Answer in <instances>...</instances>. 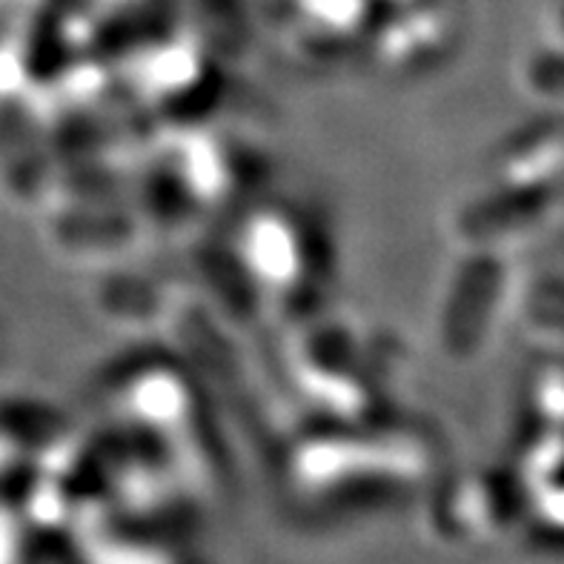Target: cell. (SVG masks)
<instances>
[{
	"mask_svg": "<svg viewBox=\"0 0 564 564\" xmlns=\"http://www.w3.org/2000/svg\"><path fill=\"white\" fill-rule=\"evenodd\" d=\"M536 84L542 86V89H547V93L553 95H564V55H558V52H553V55L542 57L536 64Z\"/></svg>",
	"mask_w": 564,
	"mask_h": 564,
	"instance_id": "1",
	"label": "cell"
}]
</instances>
